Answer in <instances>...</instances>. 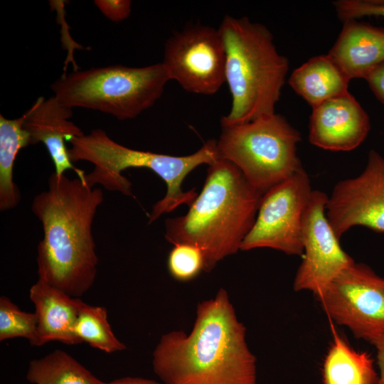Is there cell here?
I'll list each match as a JSON object with an SVG mask.
<instances>
[{
  "instance_id": "cell-8",
  "label": "cell",
  "mask_w": 384,
  "mask_h": 384,
  "mask_svg": "<svg viewBox=\"0 0 384 384\" xmlns=\"http://www.w3.org/2000/svg\"><path fill=\"white\" fill-rule=\"evenodd\" d=\"M312 191L304 169L267 191L240 250L266 247L302 256L303 223Z\"/></svg>"
},
{
  "instance_id": "cell-11",
  "label": "cell",
  "mask_w": 384,
  "mask_h": 384,
  "mask_svg": "<svg viewBox=\"0 0 384 384\" xmlns=\"http://www.w3.org/2000/svg\"><path fill=\"white\" fill-rule=\"evenodd\" d=\"M329 197L312 191L303 223L302 261L294 277V289L319 296L344 270L355 263L341 247L326 209Z\"/></svg>"
},
{
  "instance_id": "cell-13",
  "label": "cell",
  "mask_w": 384,
  "mask_h": 384,
  "mask_svg": "<svg viewBox=\"0 0 384 384\" xmlns=\"http://www.w3.org/2000/svg\"><path fill=\"white\" fill-rule=\"evenodd\" d=\"M312 110L309 142L323 149L353 150L364 142L370 129L369 116L348 91Z\"/></svg>"
},
{
  "instance_id": "cell-1",
  "label": "cell",
  "mask_w": 384,
  "mask_h": 384,
  "mask_svg": "<svg viewBox=\"0 0 384 384\" xmlns=\"http://www.w3.org/2000/svg\"><path fill=\"white\" fill-rule=\"evenodd\" d=\"M164 384H257L256 358L228 292L198 304L191 331L161 336L152 354Z\"/></svg>"
},
{
  "instance_id": "cell-10",
  "label": "cell",
  "mask_w": 384,
  "mask_h": 384,
  "mask_svg": "<svg viewBox=\"0 0 384 384\" xmlns=\"http://www.w3.org/2000/svg\"><path fill=\"white\" fill-rule=\"evenodd\" d=\"M169 80L195 94H215L225 82V51L218 29L193 25L170 37L161 62Z\"/></svg>"
},
{
  "instance_id": "cell-19",
  "label": "cell",
  "mask_w": 384,
  "mask_h": 384,
  "mask_svg": "<svg viewBox=\"0 0 384 384\" xmlns=\"http://www.w3.org/2000/svg\"><path fill=\"white\" fill-rule=\"evenodd\" d=\"M23 122V114L14 119L0 114L1 211L16 208L21 199L19 189L14 181V166L18 151L31 145L30 134Z\"/></svg>"
},
{
  "instance_id": "cell-16",
  "label": "cell",
  "mask_w": 384,
  "mask_h": 384,
  "mask_svg": "<svg viewBox=\"0 0 384 384\" xmlns=\"http://www.w3.org/2000/svg\"><path fill=\"white\" fill-rule=\"evenodd\" d=\"M329 55L350 80L365 79L384 62V26L351 19L343 28Z\"/></svg>"
},
{
  "instance_id": "cell-17",
  "label": "cell",
  "mask_w": 384,
  "mask_h": 384,
  "mask_svg": "<svg viewBox=\"0 0 384 384\" xmlns=\"http://www.w3.org/2000/svg\"><path fill=\"white\" fill-rule=\"evenodd\" d=\"M350 80L327 54L315 56L294 70L289 84L314 108L348 92Z\"/></svg>"
},
{
  "instance_id": "cell-7",
  "label": "cell",
  "mask_w": 384,
  "mask_h": 384,
  "mask_svg": "<svg viewBox=\"0 0 384 384\" xmlns=\"http://www.w3.org/2000/svg\"><path fill=\"white\" fill-rule=\"evenodd\" d=\"M221 127L220 158L234 164L262 194L303 169L297 152L300 133L283 116L274 113Z\"/></svg>"
},
{
  "instance_id": "cell-24",
  "label": "cell",
  "mask_w": 384,
  "mask_h": 384,
  "mask_svg": "<svg viewBox=\"0 0 384 384\" xmlns=\"http://www.w3.org/2000/svg\"><path fill=\"white\" fill-rule=\"evenodd\" d=\"M334 5L343 22L363 16L384 17V0H339Z\"/></svg>"
},
{
  "instance_id": "cell-5",
  "label": "cell",
  "mask_w": 384,
  "mask_h": 384,
  "mask_svg": "<svg viewBox=\"0 0 384 384\" xmlns=\"http://www.w3.org/2000/svg\"><path fill=\"white\" fill-rule=\"evenodd\" d=\"M225 51V82L232 102L221 125L250 122L272 114L289 70L273 36L262 24L225 16L218 28Z\"/></svg>"
},
{
  "instance_id": "cell-26",
  "label": "cell",
  "mask_w": 384,
  "mask_h": 384,
  "mask_svg": "<svg viewBox=\"0 0 384 384\" xmlns=\"http://www.w3.org/2000/svg\"><path fill=\"white\" fill-rule=\"evenodd\" d=\"M365 80L376 98L384 104V62L374 69Z\"/></svg>"
},
{
  "instance_id": "cell-20",
  "label": "cell",
  "mask_w": 384,
  "mask_h": 384,
  "mask_svg": "<svg viewBox=\"0 0 384 384\" xmlns=\"http://www.w3.org/2000/svg\"><path fill=\"white\" fill-rule=\"evenodd\" d=\"M26 379L30 384H107L66 351L60 349L32 360Z\"/></svg>"
},
{
  "instance_id": "cell-21",
  "label": "cell",
  "mask_w": 384,
  "mask_h": 384,
  "mask_svg": "<svg viewBox=\"0 0 384 384\" xmlns=\"http://www.w3.org/2000/svg\"><path fill=\"white\" fill-rule=\"evenodd\" d=\"M80 342L105 353H113L127 348L114 334L107 319L106 308L84 303L75 326Z\"/></svg>"
},
{
  "instance_id": "cell-6",
  "label": "cell",
  "mask_w": 384,
  "mask_h": 384,
  "mask_svg": "<svg viewBox=\"0 0 384 384\" xmlns=\"http://www.w3.org/2000/svg\"><path fill=\"white\" fill-rule=\"evenodd\" d=\"M169 80L161 63L139 68L114 65L63 75L50 87L65 107L97 110L126 120L151 107Z\"/></svg>"
},
{
  "instance_id": "cell-12",
  "label": "cell",
  "mask_w": 384,
  "mask_h": 384,
  "mask_svg": "<svg viewBox=\"0 0 384 384\" xmlns=\"http://www.w3.org/2000/svg\"><path fill=\"white\" fill-rule=\"evenodd\" d=\"M326 215L339 239L355 226L384 233V157L370 150L361 174L338 181L328 198Z\"/></svg>"
},
{
  "instance_id": "cell-15",
  "label": "cell",
  "mask_w": 384,
  "mask_h": 384,
  "mask_svg": "<svg viewBox=\"0 0 384 384\" xmlns=\"http://www.w3.org/2000/svg\"><path fill=\"white\" fill-rule=\"evenodd\" d=\"M29 297L38 321L35 346L51 341L67 345L81 343L75 334V326L84 302L39 279L31 287Z\"/></svg>"
},
{
  "instance_id": "cell-14",
  "label": "cell",
  "mask_w": 384,
  "mask_h": 384,
  "mask_svg": "<svg viewBox=\"0 0 384 384\" xmlns=\"http://www.w3.org/2000/svg\"><path fill=\"white\" fill-rule=\"evenodd\" d=\"M73 109L60 104L54 97L37 99L24 116L23 127L29 133L31 145L42 142L46 147L55 167V174L63 175L74 171L78 178L85 181L84 171L76 168L70 159L65 142L85 134L70 118Z\"/></svg>"
},
{
  "instance_id": "cell-27",
  "label": "cell",
  "mask_w": 384,
  "mask_h": 384,
  "mask_svg": "<svg viewBox=\"0 0 384 384\" xmlns=\"http://www.w3.org/2000/svg\"><path fill=\"white\" fill-rule=\"evenodd\" d=\"M377 353V363L380 370L379 379L377 384H384V334L379 336L372 342Z\"/></svg>"
},
{
  "instance_id": "cell-9",
  "label": "cell",
  "mask_w": 384,
  "mask_h": 384,
  "mask_svg": "<svg viewBox=\"0 0 384 384\" xmlns=\"http://www.w3.org/2000/svg\"><path fill=\"white\" fill-rule=\"evenodd\" d=\"M327 316L371 342L384 334V277L355 262L316 297Z\"/></svg>"
},
{
  "instance_id": "cell-25",
  "label": "cell",
  "mask_w": 384,
  "mask_h": 384,
  "mask_svg": "<svg viewBox=\"0 0 384 384\" xmlns=\"http://www.w3.org/2000/svg\"><path fill=\"white\" fill-rule=\"evenodd\" d=\"M95 5L102 14L113 22H119L127 18L131 13L129 0H95Z\"/></svg>"
},
{
  "instance_id": "cell-28",
  "label": "cell",
  "mask_w": 384,
  "mask_h": 384,
  "mask_svg": "<svg viewBox=\"0 0 384 384\" xmlns=\"http://www.w3.org/2000/svg\"><path fill=\"white\" fill-rule=\"evenodd\" d=\"M107 384H161V383L151 379L139 377H124L112 380Z\"/></svg>"
},
{
  "instance_id": "cell-4",
  "label": "cell",
  "mask_w": 384,
  "mask_h": 384,
  "mask_svg": "<svg viewBox=\"0 0 384 384\" xmlns=\"http://www.w3.org/2000/svg\"><path fill=\"white\" fill-rule=\"evenodd\" d=\"M68 149L73 163L80 161L93 164L85 175L90 187L100 185L110 191L132 195V183L122 172L129 168L148 169L164 180L167 186L165 196L152 207L149 223L179 206H188L198 196L194 189L183 191L182 183L186 176L201 164L210 165L220 158L217 140H209L198 151L187 156H171L133 149L112 139L102 129H95L88 134L73 137Z\"/></svg>"
},
{
  "instance_id": "cell-3",
  "label": "cell",
  "mask_w": 384,
  "mask_h": 384,
  "mask_svg": "<svg viewBox=\"0 0 384 384\" xmlns=\"http://www.w3.org/2000/svg\"><path fill=\"white\" fill-rule=\"evenodd\" d=\"M262 193L232 163L219 158L208 165L203 187L184 215L168 218L165 238L173 244L199 247L210 272L240 250L252 228Z\"/></svg>"
},
{
  "instance_id": "cell-18",
  "label": "cell",
  "mask_w": 384,
  "mask_h": 384,
  "mask_svg": "<svg viewBox=\"0 0 384 384\" xmlns=\"http://www.w3.org/2000/svg\"><path fill=\"white\" fill-rule=\"evenodd\" d=\"M322 377L323 384H377L379 379L370 354L356 351L334 330Z\"/></svg>"
},
{
  "instance_id": "cell-2",
  "label": "cell",
  "mask_w": 384,
  "mask_h": 384,
  "mask_svg": "<svg viewBox=\"0 0 384 384\" xmlns=\"http://www.w3.org/2000/svg\"><path fill=\"white\" fill-rule=\"evenodd\" d=\"M48 185L31 204L43 230L37 247L38 279L79 298L91 288L97 275L92 227L103 193L79 178L55 173Z\"/></svg>"
},
{
  "instance_id": "cell-23",
  "label": "cell",
  "mask_w": 384,
  "mask_h": 384,
  "mask_svg": "<svg viewBox=\"0 0 384 384\" xmlns=\"http://www.w3.org/2000/svg\"><path fill=\"white\" fill-rule=\"evenodd\" d=\"M171 276L179 282H188L205 271V257L202 250L188 243L174 245L167 260Z\"/></svg>"
},
{
  "instance_id": "cell-22",
  "label": "cell",
  "mask_w": 384,
  "mask_h": 384,
  "mask_svg": "<svg viewBox=\"0 0 384 384\" xmlns=\"http://www.w3.org/2000/svg\"><path fill=\"white\" fill-rule=\"evenodd\" d=\"M37 327L35 312L22 311L7 297H0V341L23 338L35 346Z\"/></svg>"
}]
</instances>
